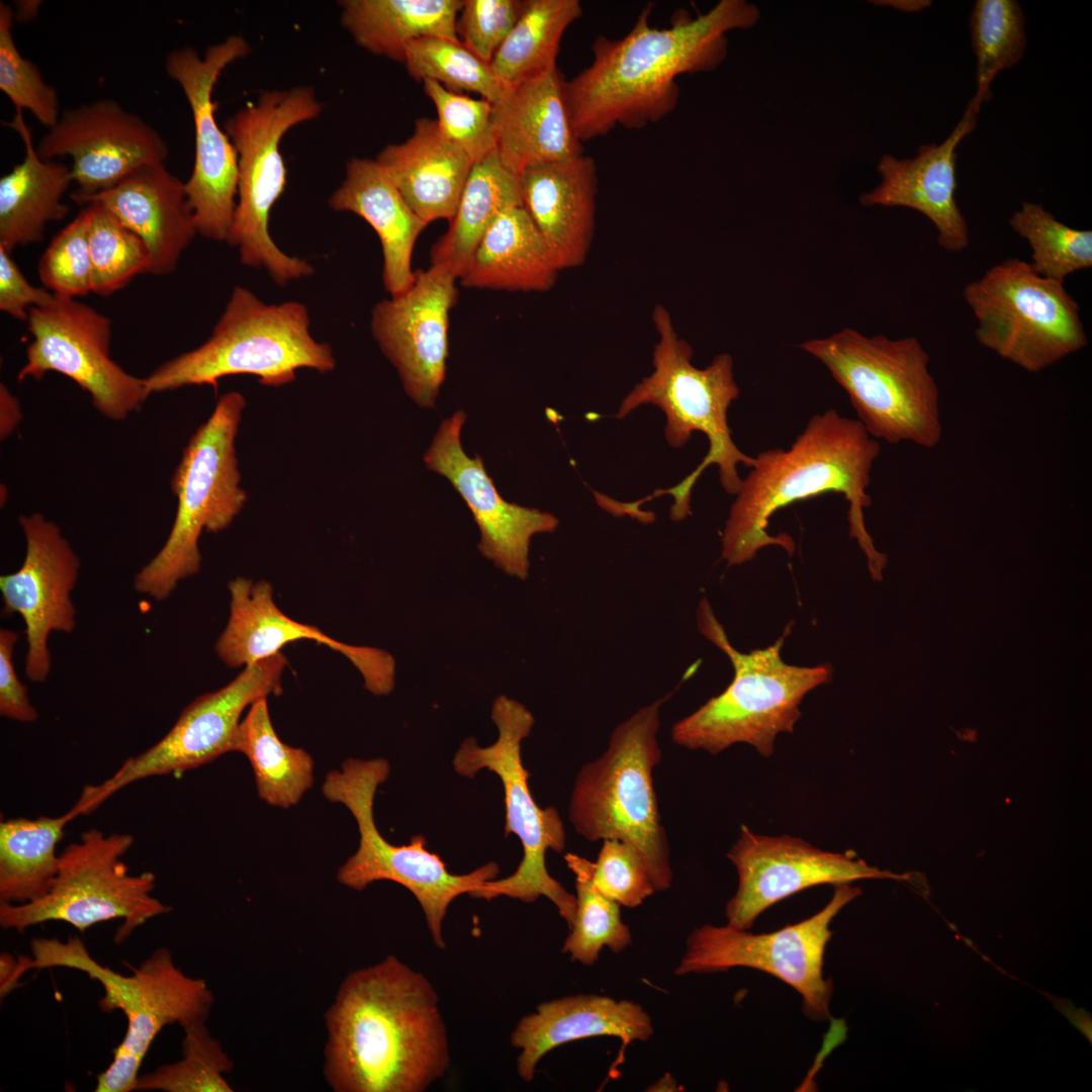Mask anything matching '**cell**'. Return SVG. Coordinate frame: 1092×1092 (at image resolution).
Masks as SVG:
<instances>
[{"instance_id":"1","label":"cell","mask_w":1092,"mask_h":1092,"mask_svg":"<svg viewBox=\"0 0 1092 1092\" xmlns=\"http://www.w3.org/2000/svg\"><path fill=\"white\" fill-rule=\"evenodd\" d=\"M439 997L395 956L350 973L325 1014L324 1075L336 1092H423L450 1064Z\"/></svg>"},{"instance_id":"2","label":"cell","mask_w":1092,"mask_h":1092,"mask_svg":"<svg viewBox=\"0 0 1092 1092\" xmlns=\"http://www.w3.org/2000/svg\"><path fill=\"white\" fill-rule=\"evenodd\" d=\"M652 7L641 10L623 37L598 35L592 64L566 80L571 121L582 143L670 114L679 98L676 78L715 70L727 55L726 33L750 28L759 18L753 4L721 0L696 18L677 12L669 27L659 28L650 24Z\"/></svg>"},{"instance_id":"3","label":"cell","mask_w":1092,"mask_h":1092,"mask_svg":"<svg viewBox=\"0 0 1092 1092\" xmlns=\"http://www.w3.org/2000/svg\"><path fill=\"white\" fill-rule=\"evenodd\" d=\"M878 440L857 421L828 410L810 418L791 447L769 449L754 464L735 494L722 535L721 556L728 565L752 560L765 546L777 545L791 557L796 550L788 534L771 536L772 515L799 500L835 492L849 504V535L867 556L875 579L887 563L866 529L863 509L872 505L867 492L873 464L880 455Z\"/></svg>"},{"instance_id":"4","label":"cell","mask_w":1092,"mask_h":1092,"mask_svg":"<svg viewBox=\"0 0 1092 1092\" xmlns=\"http://www.w3.org/2000/svg\"><path fill=\"white\" fill-rule=\"evenodd\" d=\"M652 321L658 334L653 372L627 394L616 418L623 419L640 405L653 404L665 414L664 435L671 447L685 446L694 432L708 438L709 450L694 471L678 484L655 490L642 499L644 503L670 494L674 498L670 518L681 521L691 514L692 488L709 465L718 466L721 486L735 495L742 482L737 466L752 467L754 457L738 449L728 425V408L740 393L731 355L718 354L707 367L697 368L692 363L693 349L678 337L667 309L656 305Z\"/></svg>"},{"instance_id":"5","label":"cell","mask_w":1092,"mask_h":1092,"mask_svg":"<svg viewBox=\"0 0 1092 1092\" xmlns=\"http://www.w3.org/2000/svg\"><path fill=\"white\" fill-rule=\"evenodd\" d=\"M309 328L303 303H266L250 289L236 286L210 337L145 377L147 390L151 395L210 385L216 392L221 378L238 374L253 375L262 385L279 387L295 380L298 369L334 370L331 346L317 342Z\"/></svg>"},{"instance_id":"6","label":"cell","mask_w":1092,"mask_h":1092,"mask_svg":"<svg viewBox=\"0 0 1092 1092\" xmlns=\"http://www.w3.org/2000/svg\"><path fill=\"white\" fill-rule=\"evenodd\" d=\"M670 695L643 706L612 732L605 752L577 774L569 819L588 841L619 839L640 854L656 892L672 885L670 848L661 822L653 769L661 761L660 708Z\"/></svg>"},{"instance_id":"7","label":"cell","mask_w":1092,"mask_h":1092,"mask_svg":"<svg viewBox=\"0 0 1092 1092\" xmlns=\"http://www.w3.org/2000/svg\"><path fill=\"white\" fill-rule=\"evenodd\" d=\"M696 618L700 632L730 659L734 677L720 695L677 721L671 740L711 754L747 743L760 755L770 756L777 735L794 731L804 697L830 679L831 665L786 663L781 656L785 636L763 649L736 650L707 599L699 603Z\"/></svg>"},{"instance_id":"8","label":"cell","mask_w":1092,"mask_h":1092,"mask_svg":"<svg viewBox=\"0 0 1092 1092\" xmlns=\"http://www.w3.org/2000/svg\"><path fill=\"white\" fill-rule=\"evenodd\" d=\"M30 968L63 967L79 970L104 990L99 1007L120 1010L126 1019L123 1039L112 1050L108 1068L97 1076L95 1092H130L136 1087L142 1064L154 1039L167 1025L182 1028L206 1022L214 996L203 979L186 975L168 948L159 947L130 975L100 965L79 937L66 941L34 938Z\"/></svg>"},{"instance_id":"9","label":"cell","mask_w":1092,"mask_h":1092,"mask_svg":"<svg viewBox=\"0 0 1092 1092\" xmlns=\"http://www.w3.org/2000/svg\"><path fill=\"white\" fill-rule=\"evenodd\" d=\"M799 348L819 360L846 391L874 439L934 448L942 438L939 389L930 357L915 337H868L844 328Z\"/></svg>"},{"instance_id":"10","label":"cell","mask_w":1092,"mask_h":1092,"mask_svg":"<svg viewBox=\"0 0 1092 1092\" xmlns=\"http://www.w3.org/2000/svg\"><path fill=\"white\" fill-rule=\"evenodd\" d=\"M245 406L242 393L222 394L190 437L171 479L177 497L172 529L160 551L135 574L138 593L166 600L180 580L200 570L202 531L224 530L243 509L247 493L240 485L235 442Z\"/></svg>"},{"instance_id":"11","label":"cell","mask_w":1092,"mask_h":1092,"mask_svg":"<svg viewBox=\"0 0 1092 1092\" xmlns=\"http://www.w3.org/2000/svg\"><path fill=\"white\" fill-rule=\"evenodd\" d=\"M323 110L310 86L263 92L228 118L223 127L238 155L237 205L226 244L245 266L265 269L279 286L311 275L307 261L287 255L269 233V216L287 185L280 152L284 134Z\"/></svg>"},{"instance_id":"12","label":"cell","mask_w":1092,"mask_h":1092,"mask_svg":"<svg viewBox=\"0 0 1092 1092\" xmlns=\"http://www.w3.org/2000/svg\"><path fill=\"white\" fill-rule=\"evenodd\" d=\"M491 719L498 731L496 741L480 747L474 738H467L452 763L462 777L472 779L486 768L499 778L505 792V835L514 833L519 837L523 857L511 876L487 881L470 896L487 901L507 896L525 903L544 896L569 928L575 913V895L550 876L545 863L548 849L558 853L564 850V825L554 807L542 809L537 805L528 785L530 772L522 762L521 743L531 733L534 717L523 704L502 695L492 704Z\"/></svg>"},{"instance_id":"13","label":"cell","mask_w":1092,"mask_h":1092,"mask_svg":"<svg viewBox=\"0 0 1092 1092\" xmlns=\"http://www.w3.org/2000/svg\"><path fill=\"white\" fill-rule=\"evenodd\" d=\"M390 772L384 758H349L341 770L330 771L323 785L324 796L345 805L354 816L360 835L359 847L337 872V881L363 891L377 881H391L406 888L420 903L433 942L446 948L443 921L452 901L471 894L485 882L494 880L498 866L489 861L464 875L451 874L443 859L426 848V838L415 835L408 844L394 845L378 831L373 804L378 786Z\"/></svg>"},{"instance_id":"14","label":"cell","mask_w":1092,"mask_h":1092,"mask_svg":"<svg viewBox=\"0 0 1092 1092\" xmlns=\"http://www.w3.org/2000/svg\"><path fill=\"white\" fill-rule=\"evenodd\" d=\"M134 837L106 835L96 828L83 832L59 855V869L49 893L25 904L0 903V926L23 932L49 921L66 922L80 932L93 925L122 919L114 936L123 942L148 920L167 914L171 907L155 898L152 872L129 873L122 860Z\"/></svg>"},{"instance_id":"15","label":"cell","mask_w":1092,"mask_h":1092,"mask_svg":"<svg viewBox=\"0 0 1092 1092\" xmlns=\"http://www.w3.org/2000/svg\"><path fill=\"white\" fill-rule=\"evenodd\" d=\"M963 297L978 325V343L1037 373L1087 346L1080 306L1064 283L1008 258L970 281Z\"/></svg>"},{"instance_id":"16","label":"cell","mask_w":1092,"mask_h":1092,"mask_svg":"<svg viewBox=\"0 0 1092 1092\" xmlns=\"http://www.w3.org/2000/svg\"><path fill=\"white\" fill-rule=\"evenodd\" d=\"M860 894L848 883L834 886L828 904L809 918L768 933H750L728 924H705L687 938L674 974H708L733 968L767 973L797 991L804 1014L815 1021L830 1018L833 982L823 974L824 953L833 934L832 920Z\"/></svg>"},{"instance_id":"17","label":"cell","mask_w":1092,"mask_h":1092,"mask_svg":"<svg viewBox=\"0 0 1092 1092\" xmlns=\"http://www.w3.org/2000/svg\"><path fill=\"white\" fill-rule=\"evenodd\" d=\"M287 658L278 652L248 664L226 686L197 697L181 712L169 732L142 753L125 759L99 785L85 786L74 807L93 812L116 792L152 777L183 774L232 752L248 706L282 694Z\"/></svg>"},{"instance_id":"18","label":"cell","mask_w":1092,"mask_h":1092,"mask_svg":"<svg viewBox=\"0 0 1092 1092\" xmlns=\"http://www.w3.org/2000/svg\"><path fill=\"white\" fill-rule=\"evenodd\" d=\"M32 341L19 382L61 373L86 391L93 406L114 422L141 410L150 394L145 379L127 373L110 357L109 317L76 298L55 295L47 305L32 307L27 317Z\"/></svg>"},{"instance_id":"19","label":"cell","mask_w":1092,"mask_h":1092,"mask_svg":"<svg viewBox=\"0 0 1092 1092\" xmlns=\"http://www.w3.org/2000/svg\"><path fill=\"white\" fill-rule=\"evenodd\" d=\"M249 53L243 36L230 35L209 46L202 57L185 47L172 51L165 60V71L182 89L194 123V165L185 182L188 203L198 235L214 242L226 243L237 205L239 173L237 151L216 121L212 93L221 72Z\"/></svg>"},{"instance_id":"20","label":"cell","mask_w":1092,"mask_h":1092,"mask_svg":"<svg viewBox=\"0 0 1092 1092\" xmlns=\"http://www.w3.org/2000/svg\"><path fill=\"white\" fill-rule=\"evenodd\" d=\"M18 523L25 537V556L18 570L0 576L2 613L22 618L25 675L32 682H44L52 664L51 633L69 634L76 626L72 592L81 562L61 528L43 515H21Z\"/></svg>"},{"instance_id":"21","label":"cell","mask_w":1092,"mask_h":1092,"mask_svg":"<svg viewBox=\"0 0 1092 1092\" xmlns=\"http://www.w3.org/2000/svg\"><path fill=\"white\" fill-rule=\"evenodd\" d=\"M727 857L738 875L737 890L726 904L727 924L744 930L767 908L808 888L899 878L870 867L852 851H825L799 837L759 835L745 825Z\"/></svg>"},{"instance_id":"22","label":"cell","mask_w":1092,"mask_h":1092,"mask_svg":"<svg viewBox=\"0 0 1092 1092\" xmlns=\"http://www.w3.org/2000/svg\"><path fill=\"white\" fill-rule=\"evenodd\" d=\"M35 148L46 161L72 158L78 189L71 199L76 204L115 186L142 165L165 163L169 156L167 143L154 127L111 99L64 110Z\"/></svg>"},{"instance_id":"23","label":"cell","mask_w":1092,"mask_h":1092,"mask_svg":"<svg viewBox=\"0 0 1092 1092\" xmlns=\"http://www.w3.org/2000/svg\"><path fill=\"white\" fill-rule=\"evenodd\" d=\"M456 280L445 269L431 265L416 271L404 292L380 300L371 310L373 338L396 368L407 395L424 407L435 405L445 379Z\"/></svg>"},{"instance_id":"24","label":"cell","mask_w":1092,"mask_h":1092,"mask_svg":"<svg viewBox=\"0 0 1092 1092\" xmlns=\"http://www.w3.org/2000/svg\"><path fill=\"white\" fill-rule=\"evenodd\" d=\"M466 416L456 412L444 421L424 456L427 468L445 476L470 509L479 527L478 549L506 574L526 579L529 548L536 534L551 533L559 521L552 514L505 500L479 455L469 458L461 445Z\"/></svg>"},{"instance_id":"25","label":"cell","mask_w":1092,"mask_h":1092,"mask_svg":"<svg viewBox=\"0 0 1092 1092\" xmlns=\"http://www.w3.org/2000/svg\"><path fill=\"white\" fill-rule=\"evenodd\" d=\"M228 587L230 617L214 645L225 665L246 666L281 652L288 643L311 640L346 656L361 673L365 689L373 695L386 696L393 690L395 660L388 652L340 642L314 626L289 618L275 604L273 587L266 580L237 577Z\"/></svg>"},{"instance_id":"26","label":"cell","mask_w":1092,"mask_h":1092,"mask_svg":"<svg viewBox=\"0 0 1092 1092\" xmlns=\"http://www.w3.org/2000/svg\"><path fill=\"white\" fill-rule=\"evenodd\" d=\"M980 106L970 101L964 115L940 144L922 145L910 159L881 158L880 184L859 197L863 206L907 207L927 217L937 232L938 246L951 253L970 244L967 220L957 199L956 149L977 124Z\"/></svg>"},{"instance_id":"27","label":"cell","mask_w":1092,"mask_h":1092,"mask_svg":"<svg viewBox=\"0 0 1092 1092\" xmlns=\"http://www.w3.org/2000/svg\"><path fill=\"white\" fill-rule=\"evenodd\" d=\"M91 203L104 207L142 239L150 254L152 275L174 272L198 235L185 182L161 162L142 165L115 186L78 204Z\"/></svg>"},{"instance_id":"28","label":"cell","mask_w":1092,"mask_h":1092,"mask_svg":"<svg viewBox=\"0 0 1092 1092\" xmlns=\"http://www.w3.org/2000/svg\"><path fill=\"white\" fill-rule=\"evenodd\" d=\"M558 68L512 89L493 105L495 152L509 171L576 159L584 155L573 127Z\"/></svg>"},{"instance_id":"29","label":"cell","mask_w":1092,"mask_h":1092,"mask_svg":"<svg viewBox=\"0 0 1092 1092\" xmlns=\"http://www.w3.org/2000/svg\"><path fill=\"white\" fill-rule=\"evenodd\" d=\"M523 207L559 271L583 264L595 235L598 168L590 156L540 165L520 175Z\"/></svg>"},{"instance_id":"30","label":"cell","mask_w":1092,"mask_h":1092,"mask_svg":"<svg viewBox=\"0 0 1092 1092\" xmlns=\"http://www.w3.org/2000/svg\"><path fill=\"white\" fill-rule=\"evenodd\" d=\"M653 1032L651 1018L639 1003L577 994L540 1003L518 1021L510 1041L520 1050L519 1076L531 1082L541 1059L559 1045L595 1036H615L627 1045L646 1041Z\"/></svg>"},{"instance_id":"31","label":"cell","mask_w":1092,"mask_h":1092,"mask_svg":"<svg viewBox=\"0 0 1092 1092\" xmlns=\"http://www.w3.org/2000/svg\"><path fill=\"white\" fill-rule=\"evenodd\" d=\"M375 160L427 225L453 218L474 164L428 117L418 118L407 140L386 146Z\"/></svg>"},{"instance_id":"32","label":"cell","mask_w":1092,"mask_h":1092,"mask_svg":"<svg viewBox=\"0 0 1092 1092\" xmlns=\"http://www.w3.org/2000/svg\"><path fill=\"white\" fill-rule=\"evenodd\" d=\"M329 205L336 211L355 213L375 231L382 248L384 288L390 296L404 292L416 277L413 251L427 224L411 209L376 160L351 158Z\"/></svg>"},{"instance_id":"33","label":"cell","mask_w":1092,"mask_h":1092,"mask_svg":"<svg viewBox=\"0 0 1092 1092\" xmlns=\"http://www.w3.org/2000/svg\"><path fill=\"white\" fill-rule=\"evenodd\" d=\"M2 123L19 134L25 148L23 161L0 179V247L12 253L40 242L49 222L67 216L62 199L73 178L71 167L38 156L22 111Z\"/></svg>"},{"instance_id":"34","label":"cell","mask_w":1092,"mask_h":1092,"mask_svg":"<svg viewBox=\"0 0 1092 1092\" xmlns=\"http://www.w3.org/2000/svg\"><path fill=\"white\" fill-rule=\"evenodd\" d=\"M559 272L526 209L514 206L484 234L459 280L466 288L543 292Z\"/></svg>"},{"instance_id":"35","label":"cell","mask_w":1092,"mask_h":1092,"mask_svg":"<svg viewBox=\"0 0 1092 1092\" xmlns=\"http://www.w3.org/2000/svg\"><path fill=\"white\" fill-rule=\"evenodd\" d=\"M341 22L365 51L403 63L406 46L420 37L460 41L456 20L462 0H343Z\"/></svg>"},{"instance_id":"36","label":"cell","mask_w":1092,"mask_h":1092,"mask_svg":"<svg viewBox=\"0 0 1092 1092\" xmlns=\"http://www.w3.org/2000/svg\"><path fill=\"white\" fill-rule=\"evenodd\" d=\"M514 206H523L519 176L494 151L473 164L449 229L431 249V265L459 279L484 234Z\"/></svg>"},{"instance_id":"37","label":"cell","mask_w":1092,"mask_h":1092,"mask_svg":"<svg viewBox=\"0 0 1092 1092\" xmlns=\"http://www.w3.org/2000/svg\"><path fill=\"white\" fill-rule=\"evenodd\" d=\"M78 816L72 807L58 817L1 820L0 903H30L49 893L59 869L58 843Z\"/></svg>"},{"instance_id":"38","label":"cell","mask_w":1092,"mask_h":1092,"mask_svg":"<svg viewBox=\"0 0 1092 1092\" xmlns=\"http://www.w3.org/2000/svg\"><path fill=\"white\" fill-rule=\"evenodd\" d=\"M233 751L249 759L258 796L268 805L288 809L313 784L314 762L302 748L284 743L270 719L267 698L255 701L238 728Z\"/></svg>"},{"instance_id":"39","label":"cell","mask_w":1092,"mask_h":1092,"mask_svg":"<svg viewBox=\"0 0 1092 1092\" xmlns=\"http://www.w3.org/2000/svg\"><path fill=\"white\" fill-rule=\"evenodd\" d=\"M582 13L578 0H527L490 63L495 76L512 90L558 68L562 35Z\"/></svg>"},{"instance_id":"40","label":"cell","mask_w":1092,"mask_h":1092,"mask_svg":"<svg viewBox=\"0 0 1092 1092\" xmlns=\"http://www.w3.org/2000/svg\"><path fill=\"white\" fill-rule=\"evenodd\" d=\"M564 859L575 877L576 907L562 951L573 962L593 966L603 947L619 953L631 945V931L622 920L621 906L595 887L594 861L571 852Z\"/></svg>"},{"instance_id":"41","label":"cell","mask_w":1092,"mask_h":1092,"mask_svg":"<svg viewBox=\"0 0 1092 1092\" xmlns=\"http://www.w3.org/2000/svg\"><path fill=\"white\" fill-rule=\"evenodd\" d=\"M970 32L977 82L972 101L981 107L990 98V85L997 74L1013 68L1024 56L1027 36L1021 5L1016 0H977Z\"/></svg>"},{"instance_id":"42","label":"cell","mask_w":1092,"mask_h":1092,"mask_svg":"<svg viewBox=\"0 0 1092 1092\" xmlns=\"http://www.w3.org/2000/svg\"><path fill=\"white\" fill-rule=\"evenodd\" d=\"M403 64L417 81L432 80L456 93H476L493 105L511 91L495 76L489 63L460 41L437 36L417 38L406 46Z\"/></svg>"},{"instance_id":"43","label":"cell","mask_w":1092,"mask_h":1092,"mask_svg":"<svg viewBox=\"0 0 1092 1092\" xmlns=\"http://www.w3.org/2000/svg\"><path fill=\"white\" fill-rule=\"evenodd\" d=\"M1009 225L1028 243L1029 264L1042 277L1064 283L1069 275L1092 266V232L1059 221L1041 204L1022 202Z\"/></svg>"},{"instance_id":"44","label":"cell","mask_w":1092,"mask_h":1092,"mask_svg":"<svg viewBox=\"0 0 1092 1092\" xmlns=\"http://www.w3.org/2000/svg\"><path fill=\"white\" fill-rule=\"evenodd\" d=\"M182 1058L140 1075L135 1090L164 1092H233L224 1075L234 1063L206 1022L183 1028Z\"/></svg>"},{"instance_id":"45","label":"cell","mask_w":1092,"mask_h":1092,"mask_svg":"<svg viewBox=\"0 0 1092 1092\" xmlns=\"http://www.w3.org/2000/svg\"><path fill=\"white\" fill-rule=\"evenodd\" d=\"M84 207L89 214L93 292L110 296L136 275L149 274L151 259L142 239L104 207L95 203Z\"/></svg>"},{"instance_id":"46","label":"cell","mask_w":1092,"mask_h":1092,"mask_svg":"<svg viewBox=\"0 0 1092 1092\" xmlns=\"http://www.w3.org/2000/svg\"><path fill=\"white\" fill-rule=\"evenodd\" d=\"M11 7L0 2V90L16 111L28 110L43 126L52 128L59 120L60 102L56 89L46 83L39 69L24 58L14 41Z\"/></svg>"},{"instance_id":"47","label":"cell","mask_w":1092,"mask_h":1092,"mask_svg":"<svg viewBox=\"0 0 1092 1092\" xmlns=\"http://www.w3.org/2000/svg\"><path fill=\"white\" fill-rule=\"evenodd\" d=\"M423 84L426 95L435 105L437 124L451 143L473 163L495 151L492 103L452 92L432 80H425Z\"/></svg>"},{"instance_id":"48","label":"cell","mask_w":1092,"mask_h":1092,"mask_svg":"<svg viewBox=\"0 0 1092 1092\" xmlns=\"http://www.w3.org/2000/svg\"><path fill=\"white\" fill-rule=\"evenodd\" d=\"M88 223V210L83 207L52 240L39 259V279L55 295L76 298L93 292Z\"/></svg>"},{"instance_id":"49","label":"cell","mask_w":1092,"mask_h":1092,"mask_svg":"<svg viewBox=\"0 0 1092 1092\" xmlns=\"http://www.w3.org/2000/svg\"><path fill=\"white\" fill-rule=\"evenodd\" d=\"M593 883L620 906H640L656 891L647 867L629 843L605 839L593 868Z\"/></svg>"},{"instance_id":"50","label":"cell","mask_w":1092,"mask_h":1092,"mask_svg":"<svg viewBox=\"0 0 1092 1092\" xmlns=\"http://www.w3.org/2000/svg\"><path fill=\"white\" fill-rule=\"evenodd\" d=\"M527 0H462L456 20L460 42L486 63L520 19Z\"/></svg>"},{"instance_id":"51","label":"cell","mask_w":1092,"mask_h":1092,"mask_svg":"<svg viewBox=\"0 0 1092 1092\" xmlns=\"http://www.w3.org/2000/svg\"><path fill=\"white\" fill-rule=\"evenodd\" d=\"M18 634L0 630V715L22 723H32L38 714L30 702L27 688L19 680L13 661Z\"/></svg>"},{"instance_id":"52","label":"cell","mask_w":1092,"mask_h":1092,"mask_svg":"<svg viewBox=\"0 0 1092 1092\" xmlns=\"http://www.w3.org/2000/svg\"><path fill=\"white\" fill-rule=\"evenodd\" d=\"M55 294L31 285L11 253L0 247V309L18 321H27L29 309L50 303Z\"/></svg>"},{"instance_id":"53","label":"cell","mask_w":1092,"mask_h":1092,"mask_svg":"<svg viewBox=\"0 0 1092 1092\" xmlns=\"http://www.w3.org/2000/svg\"><path fill=\"white\" fill-rule=\"evenodd\" d=\"M22 420L20 401L8 387L0 385V438L6 440Z\"/></svg>"},{"instance_id":"54","label":"cell","mask_w":1092,"mask_h":1092,"mask_svg":"<svg viewBox=\"0 0 1092 1092\" xmlns=\"http://www.w3.org/2000/svg\"><path fill=\"white\" fill-rule=\"evenodd\" d=\"M1 997L3 998L18 985L20 977L30 969V958L15 959L9 953H1Z\"/></svg>"},{"instance_id":"55","label":"cell","mask_w":1092,"mask_h":1092,"mask_svg":"<svg viewBox=\"0 0 1092 1092\" xmlns=\"http://www.w3.org/2000/svg\"><path fill=\"white\" fill-rule=\"evenodd\" d=\"M14 21L25 23L33 20L39 11L42 1L21 0L15 2Z\"/></svg>"},{"instance_id":"56","label":"cell","mask_w":1092,"mask_h":1092,"mask_svg":"<svg viewBox=\"0 0 1092 1092\" xmlns=\"http://www.w3.org/2000/svg\"><path fill=\"white\" fill-rule=\"evenodd\" d=\"M876 5L892 6L904 12H919L931 5L929 0H885L874 1Z\"/></svg>"},{"instance_id":"57","label":"cell","mask_w":1092,"mask_h":1092,"mask_svg":"<svg viewBox=\"0 0 1092 1092\" xmlns=\"http://www.w3.org/2000/svg\"><path fill=\"white\" fill-rule=\"evenodd\" d=\"M649 1088H653L650 1089L652 1091H674L676 1090L675 1088H677V1085L675 1080L669 1074H665L663 1078L658 1080Z\"/></svg>"}]
</instances>
